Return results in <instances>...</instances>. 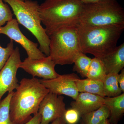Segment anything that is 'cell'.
Returning a JSON list of instances; mask_svg holds the SVG:
<instances>
[{"label":"cell","instance_id":"1","mask_svg":"<svg viewBox=\"0 0 124 124\" xmlns=\"http://www.w3.org/2000/svg\"><path fill=\"white\" fill-rule=\"evenodd\" d=\"M16 90L10 103V119L14 124H24L38 113L40 103L49 91L35 77L23 78Z\"/></svg>","mask_w":124,"mask_h":124},{"label":"cell","instance_id":"2","mask_svg":"<svg viewBox=\"0 0 124 124\" xmlns=\"http://www.w3.org/2000/svg\"><path fill=\"white\" fill-rule=\"evenodd\" d=\"M81 52L101 59L117 46L124 30V24L95 27L78 25Z\"/></svg>","mask_w":124,"mask_h":124},{"label":"cell","instance_id":"3","mask_svg":"<svg viewBox=\"0 0 124 124\" xmlns=\"http://www.w3.org/2000/svg\"><path fill=\"white\" fill-rule=\"evenodd\" d=\"M84 4L80 0H46L39 7L48 36L62 27L78 26Z\"/></svg>","mask_w":124,"mask_h":124},{"label":"cell","instance_id":"4","mask_svg":"<svg viewBox=\"0 0 124 124\" xmlns=\"http://www.w3.org/2000/svg\"><path fill=\"white\" fill-rule=\"evenodd\" d=\"M2 0L11 7L19 24L26 28L36 37L41 51L46 56H49V38L41 24L38 2L32 0Z\"/></svg>","mask_w":124,"mask_h":124},{"label":"cell","instance_id":"5","mask_svg":"<svg viewBox=\"0 0 124 124\" xmlns=\"http://www.w3.org/2000/svg\"><path fill=\"white\" fill-rule=\"evenodd\" d=\"M49 55L55 65L71 64L80 52L77 26L62 27L49 36Z\"/></svg>","mask_w":124,"mask_h":124},{"label":"cell","instance_id":"6","mask_svg":"<svg viewBox=\"0 0 124 124\" xmlns=\"http://www.w3.org/2000/svg\"><path fill=\"white\" fill-rule=\"evenodd\" d=\"M124 24V10L116 0H100L84 4L80 26L95 27Z\"/></svg>","mask_w":124,"mask_h":124},{"label":"cell","instance_id":"7","mask_svg":"<svg viewBox=\"0 0 124 124\" xmlns=\"http://www.w3.org/2000/svg\"><path fill=\"white\" fill-rule=\"evenodd\" d=\"M8 36L10 40L18 43L24 49L28 58L32 59H39L46 57L38 48L37 43L32 42L27 38L20 31L16 19L8 21L4 26L0 27V34Z\"/></svg>","mask_w":124,"mask_h":124},{"label":"cell","instance_id":"8","mask_svg":"<svg viewBox=\"0 0 124 124\" xmlns=\"http://www.w3.org/2000/svg\"><path fill=\"white\" fill-rule=\"evenodd\" d=\"M21 62L19 48L16 47L0 71V102L6 93L14 91L19 86L16 76Z\"/></svg>","mask_w":124,"mask_h":124},{"label":"cell","instance_id":"9","mask_svg":"<svg viewBox=\"0 0 124 124\" xmlns=\"http://www.w3.org/2000/svg\"><path fill=\"white\" fill-rule=\"evenodd\" d=\"M64 97L49 92L40 103L38 112L41 116L40 124H49L59 117H63L66 109Z\"/></svg>","mask_w":124,"mask_h":124},{"label":"cell","instance_id":"10","mask_svg":"<svg viewBox=\"0 0 124 124\" xmlns=\"http://www.w3.org/2000/svg\"><path fill=\"white\" fill-rule=\"evenodd\" d=\"M79 78L76 74L72 73L59 75L53 79L39 80L49 92L58 95H66L75 100L79 94L76 81Z\"/></svg>","mask_w":124,"mask_h":124},{"label":"cell","instance_id":"11","mask_svg":"<svg viewBox=\"0 0 124 124\" xmlns=\"http://www.w3.org/2000/svg\"><path fill=\"white\" fill-rule=\"evenodd\" d=\"M55 65L48 56L37 59L26 58L23 62H20L18 67L33 77H37L44 79H50L59 75L55 70Z\"/></svg>","mask_w":124,"mask_h":124},{"label":"cell","instance_id":"12","mask_svg":"<svg viewBox=\"0 0 124 124\" xmlns=\"http://www.w3.org/2000/svg\"><path fill=\"white\" fill-rule=\"evenodd\" d=\"M104 97L90 93H79L76 99L71 103L72 108L77 110L81 116L99 108L103 105Z\"/></svg>","mask_w":124,"mask_h":124},{"label":"cell","instance_id":"13","mask_svg":"<svg viewBox=\"0 0 124 124\" xmlns=\"http://www.w3.org/2000/svg\"><path fill=\"white\" fill-rule=\"evenodd\" d=\"M102 62L107 74L119 73L124 67V43L117 46L113 51L100 59Z\"/></svg>","mask_w":124,"mask_h":124},{"label":"cell","instance_id":"14","mask_svg":"<svg viewBox=\"0 0 124 124\" xmlns=\"http://www.w3.org/2000/svg\"><path fill=\"white\" fill-rule=\"evenodd\" d=\"M103 105L110 111V124H117L124 113V93L116 97H104Z\"/></svg>","mask_w":124,"mask_h":124},{"label":"cell","instance_id":"15","mask_svg":"<svg viewBox=\"0 0 124 124\" xmlns=\"http://www.w3.org/2000/svg\"><path fill=\"white\" fill-rule=\"evenodd\" d=\"M76 84L79 93H90L104 97L103 89V82L86 78L76 80Z\"/></svg>","mask_w":124,"mask_h":124},{"label":"cell","instance_id":"16","mask_svg":"<svg viewBox=\"0 0 124 124\" xmlns=\"http://www.w3.org/2000/svg\"><path fill=\"white\" fill-rule=\"evenodd\" d=\"M118 74H107L103 81V89L104 97H115L122 93L117 81Z\"/></svg>","mask_w":124,"mask_h":124},{"label":"cell","instance_id":"17","mask_svg":"<svg viewBox=\"0 0 124 124\" xmlns=\"http://www.w3.org/2000/svg\"><path fill=\"white\" fill-rule=\"evenodd\" d=\"M110 116V111L104 105L97 110L83 115L82 123L83 124H99Z\"/></svg>","mask_w":124,"mask_h":124},{"label":"cell","instance_id":"18","mask_svg":"<svg viewBox=\"0 0 124 124\" xmlns=\"http://www.w3.org/2000/svg\"><path fill=\"white\" fill-rule=\"evenodd\" d=\"M107 75L104 64L98 58L92 59L86 78L103 82Z\"/></svg>","mask_w":124,"mask_h":124},{"label":"cell","instance_id":"19","mask_svg":"<svg viewBox=\"0 0 124 124\" xmlns=\"http://www.w3.org/2000/svg\"><path fill=\"white\" fill-rule=\"evenodd\" d=\"M92 59L88 57L85 54L80 52L76 57L73 70L76 71L83 77H86L88 71L91 64Z\"/></svg>","mask_w":124,"mask_h":124},{"label":"cell","instance_id":"20","mask_svg":"<svg viewBox=\"0 0 124 124\" xmlns=\"http://www.w3.org/2000/svg\"><path fill=\"white\" fill-rule=\"evenodd\" d=\"M14 92L8 93L0 102V124H15L11 121L10 116V103Z\"/></svg>","mask_w":124,"mask_h":124},{"label":"cell","instance_id":"21","mask_svg":"<svg viewBox=\"0 0 124 124\" xmlns=\"http://www.w3.org/2000/svg\"><path fill=\"white\" fill-rule=\"evenodd\" d=\"M0 0V27L4 25L6 23L13 18V14L8 5Z\"/></svg>","mask_w":124,"mask_h":124},{"label":"cell","instance_id":"22","mask_svg":"<svg viewBox=\"0 0 124 124\" xmlns=\"http://www.w3.org/2000/svg\"><path fill=\"white\" fill-rule=\"evenodd\" d=\"M14 50L13 41L12 40H10L6 48L2 47L0 45V71L4 66Z\"/></svg>","mask_w":124,"mask_h":124},{"label":"cell","instance_id":"23","mask_svg":"<svg viewBox=\"0 0 124 124\" xmlns=\"http://www.w3.org/2000/svg\"><path fill=\"white\" fill-rule=\"evenodd\" d=\"M81 117L79 112L74 108L66 110L63 117L67 124H76Z\"/></svg>","mask_w":124,"mask_h":124},{"label":"cell","instance_id":"24","mask_svg":"<svg viewBox=\"0 0 124 124\" xmlns=\"http://www.w3.org/2000/svg\"><path fill=\"white\" fill-rule=\"evenodd\" d=\"M120 73L118 74L117 81L120 89L122 93L124 92V69L121 71Z\"/></svg>","mask_w":124,"mask_h":124},{"label":"cell","instance_id":"25","mask_svg":"<svg viewBox=\"0 0 124 124\" xmlns=\"http://www.w3.org/2000/svg\"><path fill=\"white\" fill-rule=\"evenodd\" d=\"M41 116L38 112L34 116L24 124H40L41 121Z\"/></svg>","mask_w":124,"mask_h":124},{"label":"cell","instance_id":"26","mask_svg":"<svg viewBox=\"0 0 124 124\" xmlns=\"http://www.w3.org/2000/svg\"><path fill=\"white\" fill-rule=\"evenodd\" d=\"M51 124H67L63 117L57 118L51 122Z\"/></svg>","mask_w":124,"mask_h":124},{"label":"cell","instance_id":"27","mask_svg":"<svg viewBox=\"0 0 124 124\" xmlns=\"http://www.w3.org/2000/svg\"><path fill=\"white\" fill-rule=\"evenodd\" d=\"M100 0H80L81 2L84 4H90L98 2Z\"/></svg>","mask_w":124,"mask_h":124},{"label":"cell","instance_id":"28","mask_svg":"<svg viewBox=\"0 0 124 124\" xmlns=\"http://www.w3.org/2000/svg\"><path fill=\"white\" fill-rule=\"evenodd\" d=\"M99 124H110L109 119H107Z\"/></svg>","mask_w":124,"mask_h":124},{"label":"cell","instance_id":"29","mask_svg":"<svg viewBox=\"0 0 124 124\" xmlns=\"http://www.w3.org/2000/svg\"><path fill=\"white\" fill-rule=\"evenodd\" d=\"M23 0V1H25V0Z\"/></svg>","mask_w":124,"mask_h":124},{"label":"cell","instance_id":"30","mask_svg":"<svg viewBox=\"0 0 124 124\" xmlns=\"http://www.w3.org/2000/svg\"><path fill=\"white\" fill-rule=\"evenodd\" d=\"M81 124H82V123H81Z\"/></svg>","mask_w":124,"mask_h":124},{"label":"cell","instance_id":"31","mask_svg":"<svg viewBox=\"0 0 124 124\" xmlns=\"http://www.w3.org/2000/svg\"></svg>","mask_w":124,"mask_h":124}]
</instances>
